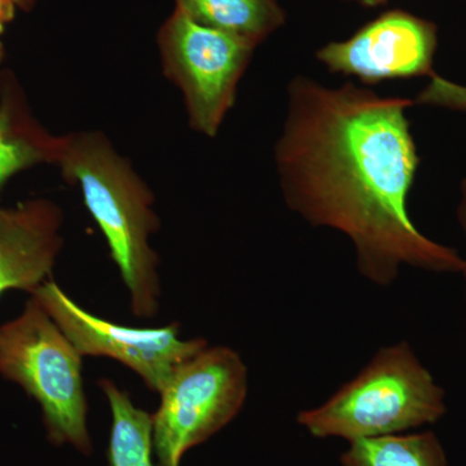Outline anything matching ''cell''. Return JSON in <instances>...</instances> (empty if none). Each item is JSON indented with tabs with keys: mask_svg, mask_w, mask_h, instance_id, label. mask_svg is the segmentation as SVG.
Listing matches in <instances>:
<instances>
[{
	"mask_svg": "<svg viewBox=\"0 0 466 466\" xmlns=\"http://www.w3.org/2000/svg\"><path fill=\"white\" fill-rule=\"evenodd\" d=\"M275 164L285 204L312 227L343 233L358 271L389 287L401 267L461 274L465 259L417 228L408 210L420 156L407 109L413 100L306 76L288 84Z\"/></svg>",
	"mask_w": 466,
	"mask_h": 466,
	"instance_id": "cell-1",
	"label": "cell"
},
{
	"mask_svg": "<svg viewBox=\"0 0 466 466\" xmlns=\"http://www.w3.org/2000/svg\"><path fill=\"white\" fill-rule=\"evenodd\" d=\"M55 167L66 183L78 186L86 208L109 245L137 318L159 311L161 280L157 253L149 238L159 228L155 195L131 162L100 131L58 137Z\"/></svg>",
	"mask_w": 466,
	"mask_h": 466,
	"instance_id": "cell-2",
	"label": "cell"
},
{
	"mask_svg": "<svg viewBox=\"0 0 466 466\" xmlns=\"http://www.w3.org/2000/svg\"><path fill=\"white\" fill-rule=\"evenodd\" d=\"M447 415L446 391L410 343L376 352L354 379L320 406L300 410L297 422L319 440L350 441L408 433Z\"/></svg>",
	"mask_w": 466,
	"mask_h": 466,
	"instance_id": "cell-3",
	"label": "cell"
},
{
	"mask_svg": "<svg viewBox=\"0 0 466 466\" xmlns=\"http://www.w3.org/2000/svg\"><path fill=\"white\" fill-rule=\"evenodd\" d=\"M82 358L34 296L17 318L0 325V376L39 404L51 444L90 456Z\"/></svg>",
	"mask_w": 466,
	"mask_h": 466,
	"instance_id": "cell-4",
	"label": "cell"
},
{
	"mask_svg": "<svg viewBox=\"0 0 466 466\" xmlns=\"http://www.w3.org/2000/svg\"><path fill=\"white\" fill-rule=\"evenodd\" d=\"M248 388V368L227 346H207L177 367L153 415L157 465L180 466L189 450L228 425L244 407Z\"/></svg>",
	"mask_w": 466,
	"mask_h": 466,
	"instance_id": "cell-5",
	"label": "cell"
},
{
	"mask_svg": "<svg viewBox=\"0 0 466 466\" xmlns=\"http://www.w3.org/2000/svg\"><path fill=\"white\" fill-rule=\"evenodd\" d=\"M162 72L182 92L188 124L216 137L235 106L256 47L174 8L157 33Z\"/></svg>",
	"mask_w": 466,
	"mask_h": 466,
	"instance_id": "cell-6",
	"label": "cell"
},
{
	"mask_svg": "<svg viewBox=\"0 0 466 466\" xmlns=\"http://www.w3.org/2000/svg\"><path fill=\"white\" fill-rule=\"evenodd\" d=\"M30 296L38 299L82 357L115 359L158 394L177 367L208 346L205 339H180L177 323L131 328L92 315L52 280Z\"/></svg>",
	"mask_w": 466,
	"mask_h": 466,
	"instance_id": "cell-7",
	"label": "cell"
},
{
	"mask_svg": "<svg viewBox=\"0 0 466 466\" xmlns=\"http://www.w3.org/2000/svg\"><path fill=\"white\" fill-rule=\"evenodd\" d=\"M438 26L403 9L382 12L345 41L319 48V63L330 75L354 76L361 84L435 75Z\"/></svg>",
	"mask_w": 466,
	"mask_h": 466,
	"instance_id": "cell-8",
	"label": "cell"
},
{
	"mask_svg": "<svg viewBox=\"0 0 466 466\" xmlns=\"http://www.w3.org/2000/svg\"><path fill=\"white\" fill-rule=\"evenodd\" d=\"M63 223L61 208L45 198L0 208V296L32 293L50 280L63 249Z\"/></svg>",
	"mask_w": 466,
	"mask_h": 466,
	"instance_id": "cell-9",
	"label": "cell"
},
{
	"mask_svg": "<svg viewBox=\"0 0 466 466\" xmlns=\"http://www.w3.org/2000/svg\"><path fill=\"white\" fill-rule=\"evenodd\" d=\"M58 137L34 116L12 70H0V198L12 177L39 165L55 167Z\"/></svg>",
	"mask_w": 466,
	"mask_h": 466,
	"instance_id": "cell-10",
	"label": "cell"
},
{
	"mask_svg": "<svg viewBox=\"0 0 466 466\" xmlns=\"http://www.w3.org/2000/svg\"><path fill=\"white\" fill-rule=\"evenodd\" d=\"M174 5L196 23L256 48L287 21L279 0H174Z\"/></svg>",
	"mask_w": 466,
	"mask_h": 466,
	"instance_id": "cell-11",
	"label": "cell"
},
{
	"mask_svg": "<svg viewBox=\"0 0 466 466\" xmlns=\"http://www.w3.org/2000/svg\"><path fill=\"white\" fill-rule=\"evenodd\" d=\"M99 388L112 412L109 466H158L153 450V415L135 406L127 391L109 379H101Z\"/></svg>",
	"mask_w": 466,
	"mask_h": 466,
	"instance_id": "cell-12",
	"label": "cell"
},
{
	"mask_svg": "<svg viewBox=\"0 0 466 466\" xmlns=\"http://www.w3.org/2000/svg\"><path fill=\"white\" fill-rule=\"evenodd\" d=\"M341 466H449L434 431L400 433L350 441Z\"/></svg>",
	"mask_w": 466,
	"mask_h": 466,
	"instance_id": "cell-13",
	"label": "cell"
},
{
	"mask_svg": "<svg viewBox=\"0 0 466 466\" xmlns=\"http://www.w3.org/2000/svg\"><path fill=\"white\" fill-rule=\"evenodd\" d=\"M413 103L451 112L466 113V86L456 84L435 73L429 78V84L419 92Z\"/></svg>",
	"mask_w": 466,
	"mask_h": 466,
	"instance_id": "cell-14",
	"label": "cell"
},
{
	"mask_svg": "<svg viewBox=\"0 0 466 466\" xmlns=\"http://www.w3.org/2000/svg\"><path fill=\"white\" fill-rule=\"evenodd\" d=\"M18 8L14 0H0V63L5 60V47L2 42V35L5 32V27L16 17Z\"/></svg>",
	"mask_w": 466,
	"mask_h": 466,
	"instance_id": "cell-15",
	"label": "cell"
},
{
	"mask_svg": "<svg viewBox=\"0 0 466 466\" xmlns=\"http://www.w3.org/2000/svg\"><path fill=\"white\" fill-rule=\"evenodd\" d=\"M456 218L460 227H461L462 232H464L466 238V177L460 183V200L458 208H456ZM462 278H464L465 283V300H466V259L464 267L461 271Z\"/></svg>",
	"mask_w": 466,
	"mask_h": 466,
	"instance_id": "cell-16",
	"label": "cell"
},
{
	"mask_svg": "<svg viewBox=\"0 0 466 466\" xmlns=\"http://www.w3.org/2000/svg\"><path fill=\"white\" fill-rule=\"evenodd\" d=\"M342 2L354 3V5H360L363 8H376L386 5L390 0H342Z\"/></svg>",
	"mask_w": 466,
	"mask_h": 466,
	"instance_id": "cell-17",
	"label": "cell"
},
{
	"mask_svg": "<svg viewBox=\"0 0 466 466\" xmlns=\"http://www.w3.org/2000/svg\"><path fill=\"white\" fill-rule=\"evenodd\" d=\"M14 2L20 11L30 12L36 7V5H38L41 0H14Z\"/></svg>",
	"mask_w": 466,
	"mask_h": 466,
	"instance_id": "cell-18",
	"label": "cell"
}]
</instances>
